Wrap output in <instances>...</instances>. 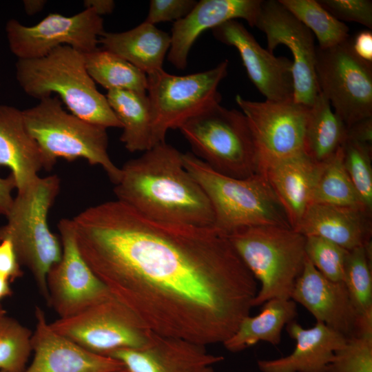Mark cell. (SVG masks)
Listing matches in <instances>:
<instances>
[{
    "mask_svg": "<svg viewBox=\"0 0 372 372\" xmlns=\"http://www.w3.org/2000/svg\"><path fill=\"white\" fill-rule=\"evenodd\" d=\"M72 220L88 266L154 333L223 344L250 315L258 282L212 227L155 220L117 199Z\"/></svg>",
    "mask_w": 372,
    "mask_h": 372,
    "instance_id": "6da1fadb",
    "label": "cell"
},
{
    "mask_svg": "<svg viewBox=\"0 0 372 372\" xmlns=\"http://www.w3.org/2000/svg\"><path fill=\"white\" fill-rule=\"evenodd\" d=\"M120 168L117 200L155 220L212 227L211 204L172 145L158 143Z\"/></svg>",
    "mask_w": 372,
    "mask_h": 372,
    "instance_id": "7a4b0ae2",
    "label": "cell"
},
{
    "mask_svg": "<svg viewBox=\"0 0 372 372\" xmlns=\"http://www.w3.org/2000/svg\"><path fill=\"white\" fill-rule=\"evenodd\" d=\"M16 78L30 97L40 101L56 94L72 114L105 129L121 128L89 75L84 54L69 45H60L41 58L18 59Z\"/></svg>",
    "mask_w": 372,
    "mask_h": 372,
    "instance_id": "3957f363",
    "label": "cell"
},
{
    "mask_svg": "<svg viewBox=\"0 0 372 372\" xmlns=\"http://www.w3.org/2000/svg\"><path fill=\"white\" fill-rule=\"evenodd\" d=\"M185 169L207 196L214 213L212 228L224 236L262 225L291 227L265 175L245 178L222 174L193 153L183 154Z\"/></svg>",
    "mask_w": 372,
    "mask_h": 372,
    "instance_id": "277c9868",
    "label": "cell"
},
{
    "mask_svg": "<svg viewBox=\"0 0 372 372\" xmlns=\"http://www.w3.org/2000/svg\"><path fill=\"white\" fill-rule=\"evenodd\" d=\"M60 190L57 175L39 177L25 189L17 192L0 227V240H11L21 265L31 272L48 304L46 277L61 257V239L50 231L48 214Z\"/></svg>",
    "mask_w": 372,
    "mask_h": 372,
    "instance_id": "5b68a950",
    "label": "cell"
},
{
    "mask_svg": "<svg viewBox=\"0 0 372 372\" xmlns=\"http://www.w3.org/2000/svg\"><path fill=\"white\" fill-rule=\"evenodd\" d=\"M260 288L253 307L273 298L291 299L306 260V236L291 227H246L226 236Z\"/></svg>",
    "mask_w": 372,
    "mask_h": 372,
    "instance_id": "8992f818",
    "label": "cell"
},
{
    "mask_svg": "<svg viewBox=\"0 0 372 372\" xmlns=\"http://www.w3.org/2000/svg\"><path fill=\"white\" fill-rule=\"evenodd\" d=\"M23 116L28 132L41 150L46 171L59 158L68 161L84 158L90 165L101 166L114 185L118 182L121 168L108 154L107 129L67 112L57 96L40 100L23 110Z\"/></svg>",
    "mask_w": 372,
    "mask_h": 372,
    "instance_id": "52a82bcc",
    "label": "cell"
},
{
    "mask_svg": "<svg viewBox=\"0 0 372 372\" xmlns=\"http://www.w3.org/2000/svg\"><path fill=\"white\" fill-rule=\"evenodd\" d=\"M178 130L193 154L215 171L236 178L259 173L252 134L241 111L216 103Z\"/></svg>",
    "mask_w": 372,
    "mask_h": 372,
    "instance_id": "ba28073f",
    "label": "cell"
},
{
    "mask_svg": "<svg viewBox=\"0 0 372 372\" xmlns=\"http://www.w3.org/2000/svg\"><path fill=\"white\" fill-rule=\"evenodd\" d=\"M227 68L225 60L200 72L178 76L163 70L147 76L154 145L165 142L169 130L178 129L189 118L220 103L218 87Z\"/></svg>",
    "mask_w": 372,
    "mask_h": 372,
    "instance_id": "9c48e42d",
    "label": "cell"
},
{
    "mask_svg": "<svg viewBox=\"0 0 372 372\" xmlns=\"http://www.w3.org/2000/svg\"><path fill=\"white\" fill-rule=\"evenodd\" d=\"M315 70L320 92L347 127L372 117V63L354 52L351 39L316 46Z\"/></svg>",
    "mask_w": 372,
    "mask_h": 372,
    "instance_id": "30bf717a",
    "label": "cell"
},
{
    "mask_svg": "<svg viewBox=\"0 0 372 372\" xmlns=\"http://www.w3.org/2000/svg\"><path fill=\"white\" fill-rule=\"evenodd\" d=\"M50 325L84 349L105 356L120 349L143 348L154 334L112 296L76 315L59 318Z\"/></svg>",
    "mask_w": 372,
    "mask_h": 372,
    "instance_id": "8fae6325",
    "label": "cell"
},
{
    "mask_svg": "<svg viewBox=\"0 0 372 372\" xmlns=\"http://www.w3.org/2000/svg\"><path fill=\"white\" fill-rule=\"evenodd\" d=\"M235 99L250 127L260 174L304 153L309 107L293 101H253L238 94Z\"/></svg>",
    "mask_w": 372,
    "mask_h": 372,
    "instance_id": "7c38bea8",
    "label": "cell"
},
{
    "mask_svg": "<svg viewBox=\"0 0 372 372\" xmlns=\"http://www.w3.org/2000/svg\"><path fill=\"white\" fill-rule=\"evenodd\" d=\"M6 32L10 50L18 59L41 58L64 45L86 54L98 48L105 32L103 18L90 8L71 17L50 13L32 26L12 19Z\"/></svg>",
    "mask_w": 372,
    "mask_h": 372,
    "instance_id": "4fadbf2b",
    "label": "cell"
},
{
    "mask_svg": "<svg viewBox=\"0 0 372 372\" xmlns=\"http://www.w3.org/2000/svg\"><path fill=\"white\" fill-rule=\"evenodd\" d=\"M58 229L62 254L60 260L47 274L48 304L59 318H67L112 295L81 254L72 219H61L58 223Z\"/></svg>",
    "mask_w": 372,
    "mask_h": 372,
    "instance_id": "5bb4252c",
    "label": "cell"
},
{
    "mask_svg": "<svg viewBox=\"0 0 372 372\" xmlns=\"http://www.w3.org/2000/svg\"><path fill=\"white\" fill-rule=\"evenodd\" d=\"M255 27L265 34L269 52L273 54L279 45L290 50L293 59V101L311 105L320 93L313 33L279 0L262 1Z\"/></svg>",
    "mask_w": 372,
    "mask_h": 372,
    "instance_id": "9a60e30c",
    "label": "cell"
},
{
    "mask_svg": "<svg viewBox=\"0 0 372 372\" xmlns=\"http://www.w3.org/2000/svg\"><path fill=\"white\" fill-rule=\"evenodd\" d=\"M291 299L304 307L316 320L347 338L372 335V324L365 322L343 282L322 275L306 258Z\"/></svg>",
    "mask_w": 372,
    "mask_h": 372,
    "instance_id": "2e32d148",
    "label": "cell"
},
{
    "mask_svg": "<svg viewBox=\"0 0 372 372\" xmlns=\"http://www.w3.org/2000/svg\"><path fill=\"white\" fill-rule=\"evenodd\" d=\"M211 30L216 40L238 50L249 79L266 100L293 101V63L290 59L275 56L263 48L237 20L228 21Z\"/></svg>",
    "mask_w": 372,
    "mask_h": 372,
    "instance_id": "e0dca14e",
    "label": "cell"
},
{
    "mask_svg": "<svg viewBox=\"0 0 372 372\" xmlns=\"http://www.w3.org/2000/svg\"><path fill=\"white\" fill-rule=\"evenodd\" d=\"M34 315V356L23 372H112L125 367L121 361L91 352L56 332L39 307Z\"/></svg>",
    "mask_w": 372,
    "mask_h": 372,
    "instance_id": "ac0fdd59",
    "label": "cell"
},
{
    "mask_svg": "<svg viewBox=\"0 0 372 372\" xmlns=\"http://www.w3.org/2000/svg\"><path fill=\"white\" fill-rule=\"evenodd\" d=\"M206 346L154 333L148 344L138 349H120L109 356L121 361L130 372H214L224 360Z\"/></svg>",
    "mask_w": 372,
    "mask_h": 372,
    "instance_id": "d6986e66",
    "label": "cell"
},
{
    "mask_svg": "<svg viewBox=\"0 0 372 372\" xmlns=\"http://www.w3.org/2000/svg\"><path fill=\"white\" fill-rule=\"evenodd\" d=\"M262 0H200L183 19L174 22L167 60L178 70L187 65L188 55L204 31L230 20L242 19L255 27Z\"/></svg>",
    "mask_w": 372,
    "mask_h": 372,
    "instance_id": "ffe728a7",
    "label": "cell"
},
{
    "mask_svg": "<svg viewBox=\"0 0 372 372\" xmlns=\"http://www.w3.org/2000/svg\"><path fill=\"white\" fill-rule=\"evenodd\" d=\"M293 229L350 251L371 242L372 211L360 206L311 203Z\"/></svg>",
    "mask_w": 372,
    "mask_h": 372,
    "instance_id": "44dd1931",
    "label": "cell"
},
{
    "mask_svg": "<svg viewBox=\"0 0 372 372\" xmlns=\"http://www.w3.org/2000/svg\"><path fill=\"white\" fill-rule=\"evenodd\" d=\"M285 328L295 340L294 349L285 357L258 360L260 372H327L335 352L347 340L343 335L319 322L304 328L293 320Z\"/></svg>",
    "mask_w": 372,
    "mask_h": 372,
    "instance_id": "7402d4cb",
    "label": "cell"
},
{
    "mask_svg": "<svg viewBox=\"0 0 372 372\" xmlns=\"http://www.w3.org/2000/svg\"><path fill=\"white\" fill-rule=\"evenodd\" d=\"M1 167L11 170L17 192L32 184L39 172L45 170L44 157L25 127L23 111L6 105H0Z\"/></svg>",
    "mask_w": 372,
    "mask_h": 372,
    "instance_id": "603a6c76",
    "label": "cell"
},
{
    "mask_svg": "<svg viewBox=\"0 0 372 372\" xmlns=\"http://www.w3.org/2000/svg\"><path fill=\"white\" fill-rule=\"evenodd\" d=\"M319 169L320 164L303 153L271 167L265 174L292 229L311 204Z\"/></svg>",
    "mask_w": 372,
    "mask_h": 372,
    "instance_id": "cb8c5ba5",
    "label": "cell"
},
{
    "mask_svg": "<svg viewBox=\"0 0 372 372\" xmlns=\"http://www.w3.org/2000/svg\"><path fill=\"white\" fill-rule=\"evenodd\" d=\"M99 44L101 49L121 56L147 76L163 70L171 37L154 25L143 21L125 32H105Z\"/></svg>",
    "mask_w": 372,
    "mask_h": 372,
    "instance_id": "d4e9b609",
    "label": "cell"
},
{
    "mask_svg": "<svg viewBox=\"0 0 372 372\" xmlns=\"http://www.w3.org/2000/svg\"><path fill=\"white\" fill-rule=\"evenodd\" d=\"M297 315V303L293 300H269L258 314L244 318L235 333L223 344L231 353L242 351L259 342L276 346L281 342L283 329Z\"/></svg>",
    "mask_w": 372,
    "mask_h": 372,
    "instance_id": "484cf974",
    "label": "cell"
},
{
    "mask_svg": "<svg viewBox=\"0 0 372 372\" xmlns=\"http://www.w3.org/2000/svg\"><path fill=\"white\" fill-rule=\"evenodd\" d=\"M105 96L121 123L120 140L125 147L130 152H145L152 147V116L147 92L112 90Z\"/></svg>",
    "mask_w": 372,
    "mask_h": 372,
    "instance_id": "4316f807",
    "label": "cell"
},
{
    "mask_svg": "<svg viewBox=\"0 0 372 372\" xmlns=\"http://www.w3.org/2000/svg\"><path fill=\"white\" fill-rule=\"evenodd\" d=\"M346 133V125L320 92L309 107L304 131V154L313 162L322 163L342 146Z\"/></svg>",
    "mask_w": 372,
    "mask_h": 372,
    "instance_id": "83f0119b",
    "label": "cell"
},
{
    "mask_svg": "<svg viewBox=\"0 0 372 372\" xmlns=\"http://www.w3.org/2000/svg\"><path fill=\"white\" fill-rule=\"evenodd\" d=\"M84 58L90 77L107 91L147 92V75L121 56L98 48L84 54Z\"/></svg>",
    "mask_w": 372,
    "mask_h": 372,
    "instance_id": "f1b7e54d",
    "label": "cell"
},
{
    "mask_svg": "<svg viewBox=\"0 0 372 372\" xmlns=\"http://www.w3.org/2000/svg\"><path fill=\"white\" fill-rule=\"evenodd\" d=\"M311 203L366 207L345 169L342 147L329 160L320 164Z\"/></svg>",
    "mask_w": 372,
    "mask_h": 372,
    "instance_id": "f546056e",
    "label": "cell"
},
{
    "mask_svg": "<svg viewBox=\"0 0 372 372\" xmlns=\"http://www.w3.org/2000/svg\"><path fill=\"white\" fill-rule=\"evenodd\" d=\"M315 35L321 49L335 45L349 37V27L335 19L316 0H279Z\"/></svg>",
    "mask_w": 372,
    "mask_h": 372,
    "instance_id": "4dcf8cb0",
    "label": "cell"
},
{
    "mask_svg": "<svg viewBox=\"0 0 372 372\" xmlns=\"http://www.w3.org/2000/svg\"><path fill=\"white\" fill-rule=\"evenodd\" d=\"M371 257V242L349 251L343 278L354 306L369 324H372Z\"/></svg>",
    "mask_w": 372,
    "mask_h": 372,
    "instance_id": "1f68e13d",
    "label": "cell"
},
{
    "mask_svg": "<svg viewBox=\"0 0 372 372\" xmlns=\"http://www.w3.org/2000/svg\"><path fill=\"white\" fill-rule=\"evenodd\" d=\"M32 332L14 318H0V370L23 372L32 349Z\"/></svg>",
    "mask_w": 372,
    "mask_h": 372,
    "instance_id": "d6a6232c",
    "label": "cell"
},
{
    "mask_svg": "<svg viewBox=\"0 0 372 372\" xmlns=\"http://www.w3.org/2000/svg\"><path fill=\"white\" fill-rule=\"evenodd\" d=\"M345 169L362 203L372 211L371 145L346 139L342 146Z\"/></svg>",
    "mask_w": 372,
    "mask_h": 372,
    "instance_id": "836d02e7",
    "label": "cell"
},
{
    "mask_svg": "<svg viewBox=\"0 0 372 372\" xmlns=\"http://www.w3.org/2000/svg\"><path fill=\"white\" fill-rule=\"evenodd\" d=\"M349 253L342 247L317 236H307L305 254L314 267L325 278L343 282L346 259Z\"/></svg>",
    "mask_w": 372,
    "mask_h": 372,
    "instance_id": "e575fe53",
    "label": "cell"
},
{
    "mask_svg": "<svg viewBox=\"0 0 372 372\" xmlns=\"http://www.w3.org/2000/svg\"><path fill=\"white\" fill-rule=\"evenodd\" d=\"M327 372H372V335L347 338L335 352Z\"/></svg>",
    "mask_w": 372,
    "mask_h": 372,
    "instance_id": "d590c367",
    "label": "cell"
},
{
    "mask_svg": "<svg viewBox=\"0 0 372 372\" xmlns=\"http://www.w3.org/2000/svg\"><path fill=\"white\" fill-rule=\"evenodd\" d=\"M319 3L335 19L355 22L372 28V1L371 0H319Z\"/></svg>",
    "mask_w": 372,
    "mask_h": 372,
    "instance_id": "8d00e7d4",
    "label": "cell"
},
{
    "mask_svg": "<svg viewBox=\"0 0 372 372\" xmlns=\"http://www.w3.org/2000/svg\"><path fill=\"white\" fill-rule=\"evenodd\" d=\"M196 0H151L145 22H176L185 17L197 3Z\"/></svg>",
    "mask_w": 372,
    "mask_h": 372,
    "instance_id": "74e56055",
    "label": "cell"
},
{
    "mask_svg": "<svg viewBox=\"0 0 372 372\" xmlns=\"http://www.w3.org/2000/svg\"><path fill=\"white\" fill-rule=\"evenodd\" d=\"M0 273L10 282L23 276L13 244L8 238L0 240Z\"/></svg>",
    "mask_w": 372,
    "mask_h": 372,
    "instance_id": "f35d334b",
    "label": "cell"
},
{
    "mask_svg": "<svg viewBox=\"0 0 372 372\" xmlns=\"http://www.w3.org/2000/svg\"><path fill=\"white\" fill-rule=\"evenodd\" d=\"M346 139L371 145L372 117L362 119L347 127Z\"/></svg>",
    "mask_w": 372,
    "mask_h": 372,
    "instance_id": "ab89813d",
    "label": "cell"
},
{
    "mask_svg": "<svg viewBox=\"0 0 372 372\" xmlns=\"http://www.w3.org/2000/svg\"><path fill=\"white\" fill-rule=\"evenodd\" d=\"M354 52L361 59L372 63V32L371 30L359 32L351 39Z\"/></svg>",
    "mask_w": 372,
    "mask_h": 372,
    "instance_id": "60d3db41",
    "label": "cell"
},
{
    "mask_svg": "<svg viewBox=\"0 0 372 372\" xmlns=\"http://www.w3.org/2000/svg\"><path fill=\"white\" fill-rule=\"evenodd\" d=\"M16 188V183L10 174L7 178L0 177V214L6 215L10 208L13 198L12 191Z\"/></svg>",
    "mask_w": 372,
    "mask_h": 372,
    "instance_id": "b9f144b4",
    "label": "cell"
},
{
    "mask_svg": "<svg viewBox=\"0 0 372 372\" xmlns=\"http://www.w3.org/2000/svg\"><path fill=\"white\" fill-rule=\"evenodd\" d=\"M85 8L92 9L99 16L111 14L115 8V3L112 0H85Z\"/></svg>",
    "mask_w": 372,
    "mask_h": 372,
    "instance_id": "7bdbcfd3",
    "label": "cell"
},
{
    "mask_svg": "<svg viewBox=\"0 0 372 372\" xmlns=\"http://www.w3.org/2000/svg\"><path fill=\"white\" fill-rule=\"evenodd\" d=\"M10 281L8 278L0 273V302L4 298L12 296V291L10 286ZM6 311L0 304V318L5 315Z\"/></svg>",
    "mask_w": 372,
    "mask_h": 372,
    "instance_id": "ee69618b",
    "label": "cell"
},
{
    "mask_svg": "<svg viewBox=\"0 0 372 372\" xmlns=\"http://www.w3.org/2000/svg\"><path fill=\"white\" fill-rule=\"evenodd\" d=\"M46 1L43 0H25L23 1L24 10L28 15L35 14L43 8Z\"/></svg>",
    "mask_w": 372,
    "mask_h": 372,
    "instance_id": "f6af8a7d",
    "label": "cell"
},
{
    "mask_svg": "<svg viewBox=\"0 0 372 372\" xmlns=\"http://www.w3.org/2000/svg\"><path fill=\"white\" fill-rule=\"evenodd\" d=\"M112 372H130V371L124 367V368H123L121 369H118V370L114 371H112Z\"/></svg>",
    "mask_w": 372,
    "mask_h": 372,
    "instance_id": "bcb514c9",
    "label": "cell"
},
{
    "mask_svg": "<svg viewBox=\"0 0 372 372\" xmlns=\"http://www.w3.org/2000/svg\"><path fill=\"white\" fill-rule=\"evenodd\" d=\"M0 372H7V371H0Z\"/></svg>",
    "mask_w": 372,
    "mask_h": 372,
    "instance_id": "7dc6e473",
    "label": "cell"
}]
</instances>
